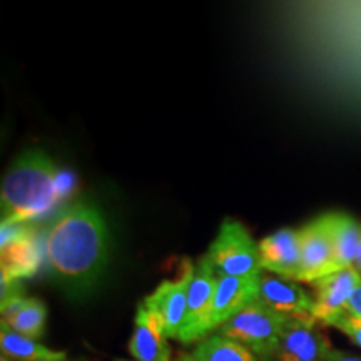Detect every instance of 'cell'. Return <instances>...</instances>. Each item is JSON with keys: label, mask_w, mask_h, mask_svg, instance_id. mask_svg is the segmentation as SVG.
Segmentation results:
<instances>
[{"label": "cell", "mask_w": 361, "mask_h": 361, "mask_svg": "<svg viewBox=\"0 0 361 361\" xmlns=\"http://www.w3.org/2000/svg\"><path fill=\"white\" fill-rule=\"evenodd\" d=\"M51 274L71 298H82L104 274L109 231L97 207L78 202L54 221L45 236Z\"/></svg>", "instance_id": "6da1fadb"}, {"label": "cell", "mask_w": 361, "mask_h": 361, "mask_svg": "<svg viewBox=\"0 0 361 361\" xmlns=\"http://www.w3.org/2000/svg\"><path fill=\"white\" fill-rule=\"evenodd\" d=\"M61 196L59 171L42 151H25L2 179L0 226L30 224L56 206Z\"/></svg>", "instance_id": "7a4b0ae2"}, {"label": "cell", "mask_w": 361, "mask_h": 361, "mask_svg": "<svg viewBox=\"0 0 361 361\" xmlns=\"http://www.w3.org/2000/svg\"><path fill=\"white\" fill-rule=\"evenodd\" d=\"M288 319L255 300L216 333L243 345L259 361H266L276 348Z\"/></svg>", "instance_id": "3957f363"}, {"label": "cell", "mask_w": 361, "mask_h": 361, "mask_svg": "<svg viewBox=\"0 0 361 361\" xmlns=\"http://www.w3.org/2000/svg\"><path fill=\"white\" fill-rule=\"evenodd\" d=\"M206 259L219 276L247 278L261 274L258 243L236 219H224Z\"/></svg>", "instance_id": "277c9868"}, {"label": "cell", "mask_w": 361, "mask_h": 361, "mask_svg": "<svg viewBox=\"0 0 361 361\" xmlns=\"http://www.w3.org/2000/svg\"><path fill=\"white\" fill-rule=\"evenodd\" d=\"M218 284V274L211 268L206 256L194 264L188 290L186 314L178 340L184 345L200 343L209 335V318Z\"/></svg>", "instance_id": "5b68a950"}, {"label": "cell", "mask_w": 361, "mask_h": 361, "mask_svg": "<svg viewBox=\"0 0 361 361\" xmlns=\"http://www.w3.org/2000/svg\"><path fill=\"white\" fill-rule=\"evenodd\" d=\"M0 283L34 276L40 266V251L32 226H0Z\"/></svg>", "instance_id": "8992f818"}, {"label": "cell", "mask_w": 361, "mask_h": 361, "mask_svg": "<svg viewBox=\"0 0 361 361\" xmlns=\"http://www.w3.org/2000/svg\"><path fill=\"white\" fill-rule=\"evenodd\" d=\"M333 350L318 323L290 318L273 355L266 361H324Z\"/></svg>", "instance_id": "52a82bcc"}, {"label": "cell", "mask_w": 361, "mask_h": 361, "mask_svg": "<svg viewBox=\"0 0 361 361\" xmlns=\"http://www.w3.org/2000/svg\"><path fill=\"white\" fill-rule=\"evenodd\" d=\"M300 239V273L296 283H314L340 271L335 263V250L323 216L298 229Z\"/></svg>", "instance_id": "ba28073f"}, {"label": "cell", "mask_w": 361, "mask_h": 361, "mask_svg": "<svg viewBox=\"0 0 361 361\" xmlns=\"http://www.w3.org/2000/svg\"><path fill=\"white\" fill-rule=\"evenodd\" d=\"M194 264H184L183 274L178 279L162 281L142 303L161 319L166 336L178 340L188 305V290L191 283Z\"/></svg>", "instance_id": "9c48e42d"}, {"label": "cell", "mask_w": 361, "mask_h": 361, "mask_svg": "<svg viewBox=\"0 0 361 361\" xmlns=\"http://www.w3.org/2000/svg\"><path fill=\"white\" fill-rule=\"evenodd\" d=\"M361 283V274L356 268H345L314 281L313 319L324 326H333L348 305L351 295Z\"/></svg>", "instance_id": "30bf717a"}, {"label": "cell", "mask_w": 361, "mask_h": 361, "mask_svg": "<svg viewBox=\"0 0 361 361\" xmlns=\"http://www.w3.org/2000/svg\"><path fill=\"white\" fill-rule=\"evenodd\" d=\"M258 300L274 313L296 319H313L314 300L310 293L301 288L296 281L276 276V274H259Z\"/></svg>", "instance_id": "8fae6325"}, {"label": "cell", "mask_w": 361, "mask_h": 361, "mask_svg": "<svg viewBox=\"0 0 361 361\" xmlns=\"http://www.w3.org/2000/svg\"><path fill=\"white\" fill-rule=\"evenodd\" d=\"M259 274L247 278L219 276L216 284L213 311L209 318V333H216L226 322L258 300Z\"/></svg>", "instance_id": "7c38bea8"}, {"label": "cell", "mask_w": 361, "mask_h": 361, "mask_svg": "<svg viewBox=\"0 0 361 361\" xmlns=\"http://www.w3.org/2000/svg\"><path fill=\"white\" fill-rule=\"evenodd\" d=\"M261 271L296 281L300 273V239L298 231L291 228L279 229L258 243Z\"/></svg>", "instance_id": "4fadbf2b"}, {"label": "cell", "mask_w": 361, "mask_h": 361, "mask_svg": "<svg viewBox=\"0 0 361 361\" xmlns=\"http://www.w3.org/2000/svg\"><path fill=\"white\" fill-rule=\"evenodd\" d=\"M128 348L134 361H171V346L161 319L144 303H139L135 310Z\"/></svg>", "instance_id": "5bb4252c"}, {"label": "cell", "mask_w": 361, "mask_h": 361, "mask_svg": "<svg viewBox=\"0 0 361 361\" xmlns=\"http://www.w3.org/2000/svg\"><path fill=\"white\" fill-rule=\"evenodd\" d=\"M2 310V324L12 331L32 340L44 336L47 308L39 298H27L25 295L13 296L0 303Z\"/></svg>", "instance_id": "9a60e30c"}, {"label": "cell", "mask_w": 361, "mask_h": 361, "mask_svg": "<svg viewBox=\"0 0 361 361\" xmlns=\"http://www.w3.org/2000/svg\"><path fill=\"white\" fill-rule=\"evenodd\" d=\"M328 226L329 236L335 250V263L338 269L355 268L356 255L361 243V224L348 213H326L323 214Z\"/></svg>", "instance_id": "2e32d148"}, {"label": "cell", "mask_w": 361, "mask_h": 361, "mask_svg": "<svg viewBox=\"0 0 361 361\" xmlns=\"http://www.w3.org/2000/svg\"><path fill=\"white\" fill-rule=\"evenodd\" d=\"M0 350L11 361H66V351H56L40 345L37 340L12 331L6 324L0 326Z\"/></svg>", "instance_id": "e0dca14e"}, {"label": "cell", "mask_w": 361, "mask_h": 361, "mask_svg": "<svg viewBox=\"0 0 361 361\" xmlns=\"http://www.w3.org/2000/svg\"><path fill=\"white\" fill-rule=\"evenodd\" d=\"M192 361H259L250 350L218 333L197 343L191 353Z\"/></svg>", "instance_id": "ac0fdd59"}, {"label": "cell", "mask_w": 361, "mask_h": 361, "mask_svg": "<svg viewBox=\"0 0 361 361\" xmlns=\"http://www.w3.org/2000/svg\"><path fill=\"white\" fill-rule=\"evenodd\" d=\"M333 328L340 329L341 333H345L356 346L361 348V322L360 319L351 318L348 314H341L340 319L333 324Z\"/></svg>", "instance_id": "d6986e66"}, {"label": "cell", "mask_w": 361, "mask_h": 361, "mask_svg": "<svg viewBox=\"0 0 361 361\" xmlns=\"http://www.w3.org/2000/svg\"><path fill=\"white\" fill-rule=\"evenodd\" d=\"M345 314H348V316H351V318L360 319L361 322V283L358 284V288L353 291V295H351L348 305H346V308H345Z\"/></svg>", "instance_id": "ffe728a7"}, {"label": "cell", "mask_w": 361, "mask_h": 361, "mask_svg": "<svg viewBox=\"0 0 361 361\" xmlns=\"http://www.w3.org/2000/svg\"><path fill=\"white\" fill-rule=\"evenodd\" d=\"M324 361H361V356L355 353H348V351L333 350Z\"/></svg>", "instance_id": "44dd1931"}, {"label": "cell", "mask_w": 361, "mask_h": 361, "mask_svg": "<svg viewBox=\"0 0 361 361\" xmlns=\"http://www.w3.org/2000/svg\"><path fill=\"white\" fill-rule=\"evenodd\" d=\"M355 268L358 269V273L361 274V243H360V247H358V255H356V263H355Z\"/></svg>", "instance_id": "7402d4cb"}, {"label": "cell", "mask_w": 361, "mask_h": 361, "mask_svg": "<svg viewBox=\"0 0 361 361\" xmlns=\"http://www.w3.org/2000/svg\"><path fill=\"white\" fill-rule=\"evenodd\" d=\"M114 361H129V360H124V358H114ZM178 361H192L191 360V355H186V356H180Z\"/></svg>", "instance_id": "603a6c76"}, {"label": "cell", "mask_w": 361, "mask_h": 361, "mask_svg": "<svg viewBox=\"0 0 361 361\" xmlns=\"http://www.w3.org/2000/svg\"><path fill=\"white\" fill-rule=\"evenodd\" d=\"M0 361H11V360H7L6 356H2V358H0Z\"/></svg>", "instance_id": "cb8c5ba5"}, {"label": "cell", "mask_w": 361, "mask_h": 361, "mask_svg": "<svg viewBox=\"0 0 361 361\" xmlns=\"http://www.w3.org/2000/svg\"><path fill=\"white\" fill-rule=\"evenodd\" d=\"M66 361H71V360H66ZM74 361H82V360H74Z\"/></svg>", "instance_id": "d4e9b609"}]
</instances>
